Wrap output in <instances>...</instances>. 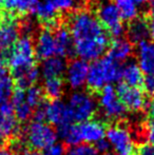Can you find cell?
Returning a JSON list of instances; mask_svg holds the SVG:
<instances>
[{
	"label": "cell",
	"instance_id": "cell-1",
	"mask_svg": "<svg viewBox=\"0 0 154 155\" xmlns=\"http://www.w3.org/2000/svg\"><path fill=\"white\" fill-rule=\"evenodd\" d=\"M64 23L72 35L76 55L96 60L109 50L112 37L87 8L64 13Z\"/></svg>",
	"mask_w": 154,
	"mask_h": 155
},
{
	"label": "cell",
	"instance_id": "cell-2",
	"mask_svg": "<svg viewBox=\"0 0 154 155\" xmlns=\"http://www.w3.org/2000/svg\"><path fill=\"white\" fill-rule=\"evenodd\" d=\"M86 8L96 17L111 37L119 38L123 35V19L113 0H90Z\"/></svg>",
	"mask_w": 154,
	"mask_h": 155
},
{
	"label": "cell",
	"instance_id": "cell-3",
	"mask_svg": "<svg viewBox=\"0 0 154 155\" xmlns=\"http://www.w3.org/2000/svg\"><path fill=\"white\" fill-rule=\"evenodd\" d=\"M20 137L28 150L43 151L55 143L57 132L52 124L33 120L21 130Z\"/></svg>",
	"mask_w": 154,
	"mask_h": 155
},
{
	"label": "cell",
	"instance_id": "cell-4",
	"mask_svg": "<svg viewBox=\"0 0 154 155\" xmlns=\"http://www.w3.org/2000/svg\"><path fill=\"white\" fill-rule=\"evenodd\" d=\"M37 63L34 38L27 35H19L11 49L8 70L25 68Z\"/></svg>",
	"mask_w": 154,
	"mask_h": 155
},
{
	"label": "cell",
	"instance_id": "cell-5",
	"mask_svg": "<svg viewBox=\"0 0 154 155\" xmlns=\"http://www.w3.org/2000/svg\"><path fill=\"white\" fill-rule=\"evenodd\" d=\"M71 117L77 124L94 118L97 112V104L90 93L76 92L70 97L68 104Z\"/></svg>",
	"mask_w": 154,
	"mask_h": 155
},
{
	"label": "cell",
	"instance_id": "cell-6",
	"mask_svg": "<svg viewBox=\"0 0 154 155\" xmlns=\"http://www.w3.org/2000/svg\"><path fill=\"white\" fill-rule=\"evenodd\" d=\"M20 123L15 116L12 104H0V148H6L14 138L21 134Z\"/></svg>",
	"mask_w": 154,
	"mask_h": 155
},
{
	"label": "cell",
	"instance_id": "cell-7",
	"mask_svg": "<svg viewBox=\"0 0 154 155\" xmlns=\"http://www.w3.org/2000/svg\"><path fill=\"white\" fill-rule=\"evenodd\" d=\"M106 135L107 140L114 148L117 155H133L135 147L127 126L120 121H117L115 124H110Z\"/></svg>",
	"mask_w": 154,
	"mask_h": 155
},
{
	"label": "cell",
	"instance_id": "cell-8",
	"mask_svg": "<svg viewBox=\"0 0 154 155\" xmlns=\"http://www.w3.org/2000/svg\"><path fill=\"white\" fill-rule=\"evenodd\" d=\"M99 106L103 109L109 124V120H117L123 118L127 112V109L119 101L115 89L111 84L105 86L99 92Z\"/></svg>",
	"mask_w": 154,
	"mask_h": 155
},
{
	"label": "cell",
	"instance_id": "cell-9",
	"mask_svg": "<svg viewBox=\"0 0 154 155\" xmlns=\"http://www.w3.org/2000/svg\"><path fill=\"white\" fill-rule=\"evenodd\" d=\"M116 95L127 111L137 112L147 107V96L143 89L134 88L120 82L117 84Z\"/></svg>",
	"mask_w": 154,
	"mask_h": 155
},
{
	"label": "cell",
	"instance_id": "cell-10",
	"mask_svg": "<svg viewBox=\"0 0 154 155\" xmlns=\"http://www.w3.org/2000/svg\"><path fill=\"white\" fill-rule=\"evenodd\" d=\"M34 43L37 59L45 60L53 56H57V48L53 29L40 27L36 35V41H34Z\"/></svg>",
	"mask_w": 154,
	"mask_h": 155
},
{
	"label": "cell",
	"instance_id": "cell-11",
	"mask_svg": "<svg viewBox=\"0 0 154 155\" xmlns=\"http://www.w3.org/2000/svg\"><path fill=\"white\" fill-rule=\"evenodd\" d=\"M109 126L110 124L107 120H101L98 118H92L90 120L78 124L81 143L84 141V143L92 145L105 138Z\"/></svg>",
	"mask_w": 154,
	"mask_h": 155
},
{
	"label": "cell",
	"instance_id": "cell-12",
	"mask_svg": "<svg viewBox=\"0 0 154 155\" xmlns=\"http://www.w3.org/2000/svg\"><path fill=\"white\" fill-rule=\"evenodd\" d=\"M53 31L55 36L56 48H57V56L67 58L69 60L74 59V56L76 55L74 41L68 27L64 23V18L57 28L53 29Z\"/></svg>",
	"mask_w": 154,
	"mask_h": 155
},
{
	"label": "cell",
	"instance_id": "cell-13",
	"mask_svg": "<svg viewBox=\"0 0 154 155\" xmlns=\"http://www.w3.org/2000/svg\"><path fill=\"white\" fill-rule=\"evenodd\" d=\"M45 123L56 127L73 124L68 104L58 100H48L45 107Z\"/></svg>",
	"mask_w": 154,
	"mask_h": 155
},
{
	"label": "cell",
	"instance_id": "cell-14",
	"mask_svg": "<svg viewBox=\"0 0 154 155\" xmlns=\"http://www.w3.org/2000/svg\"><path fill=\"white\" fill-rule=\"evenodd\" d=\"M67 80L72 89H78L84 84L89 71V64L84 59H71L67 64Z\"/></svg>",
	"mask_w": 154,
	"mask_h": 155
},
{
	"label": "cell",
	"instance_id": "cell-15",
	"mask_svg": "<svg viewBox=\"0 0 154 155\" xmlns=\"http://www.w3.org/2000/svg\"><path fill=\"white\" fill-rule=\"evenodd\" d=\"M86 82L88 93H90L91 95L99 94V92L103 89V87L108 84L103 70V65H101V62L99 59L94 60L89 65Z\"/></svg>",
	"mask_w": 154,
	"mask_h": 155
},
{
	"label": "cell",
	"instance_id": "cell-16",
	"mask_svg": "<svg viewBox=\"0 0 154 155\" xmlns=\"http://www.w3.org/2000/svg\"><path fill=\"white\" fill-rule=\"evenodd\" d=\"M19 37V19L12 18L0 25V53L12 49Z\"/></svg>",
	"mask_w": 154,
	"mask_h": 155
},
{
	"label": "cell",
	"instance_id": "cell-17",
	"mask_svg": "<svg viewBox=\"0 0 154 155\" xmlns=\"http://www.w3.org/2000/svg\"><path fill=\"white\" fill-rule=\"evenodd\" d=\"M38 4L39 0H4L2 11L21 19L34 14Z\"/></svg>",
	"mask_w": 154,
	"mask_h": 155
},
{
	"label": "cell",
	"instance_id": "cell-18",
	"mask_svg": "<svg viewBox=\"0 0 154 155\" xmlns=\"http://www.w3.org/2000/svg\"><path fill=\"white\" fill-rule=\"evenodd\" d=\"M11 104L14 109L15 116L20 124L27 123L33 116L34 110L29 106V104L25 100V90L14 88Z\"/></svg>",
	"mask_w": 154,
	"mask_h": 155
},
{
	"label": "cell",
	"instance_id": "cell-19",
	"mask_svg": "<svg viewBox=\"0 0 154 155\" xmlns=\"http://www.w3.org/2000/svg\"><path fill=\"white\" fill-rule=\"evenodd\" d=\"M127 35L128 40L132 45L136 43L138 45L142 41H147V39L150 38V32L146 16H137L136 18L130 20L127 27Z\"/></svg>",
	"mask_w": 154,
	"mask_h": 155
},
{
	"label": "cell",
	"instance_id": "cell-20",
	"mask_svg": "<svg viewBox=\"0 0 154 155\" xmlns=\"http://www.w3.org/2000/svg\"><path fill=\"white\" fill-rule=\"evenodd\" d=\"M138 62L143 73L154 75V45L148 41L138 43Z\"/></svg>",
	"mask_w": 154,
	"mask_h": 155
},
{
	"label": "cell",
	"instance_id": "cell-21",
	"mask_svg": "<svg viewBox=\"0 0 154 155\" xmlns=\"http://www.w3.org/2000/svg\"><path fill=\"white\" fill-rule=\"evenodd\" d=\"M67 61L64 58L59 56H53L51 58L43 60L41 72L44 79L53 77H64V74L67 70Z\"/></svg>",
	"mask_w": 154,
	"mask_h": 155
},
{
	"label": "cell",
	"instance_id": "cell-22",
	"mask_svg": "<svg viewBox=\"0 0 154 155\" xmlns=\"http://www.w3.org/2000/svg\"><path fill=\"white\" fill-rule=\"evenodd\" d=\"M144 74L140 70L139 65L136 62H128L125 67L123 68L121 72V79L123 80L126 84L134 88L143 89V84H144Z\"/></svg>",
	"mask_w": 154,
	"mask_h": 155
},
{
	"label": "cell",
	"instance_id": "cell-23",
	"mask_svg": "<svg viewBox=\"0 0 154 155\" xmlns=\"http://www.w3.org/2000/svg\"><path fill=\"white\" fill-rule=\"evenodd\" d=\"M132 51H133V45L129 40L117 38L111 41V45L108 50V56L119 62L129 58L132 54Z\"/></svg>",
	"mask_w": 154,
	"mask_h": 155
},
{
	"label": "cell",
	"instance_id": "cell-24",
	"mask_svg": "<svg viewBox=\"0 0 154 155\" xmlns=\"http://www.w3.org/2000/svg\"><path fill=\"white\" fill-rule=\"evenodd\" d=\"M41 89L45 99L58 100L64 92V77H53L44 79V84Z\"/></svg>",
	"mask_w": 154,
	"mask_h": 155
},
{
	"label": "cell",
	"instance_id": "cell-25",
	"mask_svg": "<svg viewBox=\"0 0 154 155\" xmlns=\"http://www.w3.org/2000/svg\"><path fill=\"white\" fill-rule=\"evenodd\" d=\"M123 20L130 21L137 17V5L135 0H113Z\"/></svg>",
	"mask_w": 154,
	"mask_h": 155
},
{
	"label": "cell",
	"instance_id": "cell-26",
	"mask_svg": "<svg viewBox=\"0 0 154 155\" xmlns=\"http://www.w3.org/2000/svg\"><path fill=\"white\" fill-rule=\"evenodd\" d=\"M14 91V82L11 76L0 75V104L6 102Z\"/></svg>",
	"mask_w": 154,
	"mask_h": 155
},
{
	"label": "cell",
	"instance_id": "cell-27",
	"mask_svg": "<svg viewBox=\"0 0 154 155\" xmlns=\"http://www.w3.org/2000/svg\"><path fill=\"white\" fill-rule=\"evenodd\" d=\"M44 99L42 89L40 87L33 86L25 90V100L33 110H35Z\"/></svg>",
	"mask_w": 154,
	"mask_h": 155
},
{
	"label": "cell",
	"instance_id": "cell-28",
	"mask_svg": "<svg viewBox=\"0 0 154 155\" xmlns=\"http://www.w3.org/2000/svg\"><path fill=\"white\" fill-rule=\"evenodd\" d=\"M67 155H98V152L91 143H78L67 148Z\"/></svg>",
	"mask_w": 154,
	"mask_h": 155
},
{
	"label": "cell",
	"instance_id": "cell-29",
	"mask_svg": "<svg viewBox=\"0 0 154 155\" xmlns=\"http://www.w3.org/2000/svg\"><path fill=\"white\" fill-rule=\"evenodd\" d=\"M147 136L149 143L154 145V99L149 102L147 107Z\"/></svg>",
	"mask_w": 154,
	"mask_h": 155
},
{
	"label": "cell",
	"instance_id": "cell-30",
	"mask_svg": "<svg viewBox=\"0 0 154 155\" xmlns=\"http://www.w3.org/2000/svg\"><path fill=\"white\" fill-rule=\"evenodd\" d=\"M45 2L50 3L51 5H53L55 8H57L58 11L64 13L67 12H72V11L77 10L75 8V4H76V0H45Z\"/></svg>",
	"mask_w": 154,
	"mask_h": 155
},
{
	"label": "cell",
	"instance_id": "cell-31",
	"mask_svg": "<svg viewBox=\"0 0 154 155\" xmlns=\"http://www.w3.org/2000/svg\"><path fill=\"white\" fill-rule=\"evenodd\" d=\"M42 155H67V148L62 143H54L43 150Z\"/></svg>",
	"mask_w": 154,
	"mask_h": 155
},
{
	"label": "cell",
	"instance_id": "cell-32",
	"mask_svg": "<svg viewBox=\"0 0 154 155\" xmlns=\"http://www.w3.org/2000/svg\"><path fill=\"white\" fill-rule=\"evenodd\" d=\"M133 155H154V145L151 143H142L135 148Z\"/></svg>",
	"mask_w": 154,
	"mask_h": 155
},
{
	"label": "cell",
	"instance_id": "cell-33",
	"mask_svg": "<svg viewBox=\"0 0 154 155\" xmlns=\"http://www.w3.org/2000/svg\"><path fill=\"white\" fill-rule=\"evenodd\" d=\"M143 90L148 95L154 94V75H147L144 78V84H143Z\"/></svg>",
	"mask_w": 154,
	"mask_h": 155
},
{
	"label": "cell",
	"instance_id": "cell-34",
	"mask_svg": "<svg viewBox=\"0 0 154 155\" xmlns=\"http://www.w3.org/2000/svg\"><path fill=\"white\" fill-rule=\"evenodd\" d=\"M110 143L108 140H106L105 138L100 139V140H98L97 143H95V148H96L97 152L98 153H107L108 151H109L110 149Z\"/></svg>",
	"mask_w": 154,
	"mask_h": 155
},
{
	"label": "cell",
	"instance_id": "cell-35",
	"mask_svg": "<svg viewBox=\"0 0 154 155\" xmlns=\"http://www.w3.org/2000/svg\"><path fill=\"white\" fill-rule=\"evenodd\" d=\"M148 21V27H149V32H150V37L152 39H154V17L151 16H147L145 15Z\"/></svg>",
	"mask_w": 154,
	"mask_h": 155
},
{
	"label": "cell",
	"instance_id": "cell-36",
	"mask_svg": "<svg viewBox=\"0 0 154 155\" xmlns=\"http://www.w3.org/2000/svg\"><path fill=\"white\" fill-rule=\"evenodd\" d=\"M12 18H16V17H14L13 15L8 14V13L4 12V11H0V25H2V23H4L6 20H8V19H12ZM18 19V18H17Z\"/></svg>",
	"mask_w": 154,
	"mask_h": 155
},
{
	"label": "cell",
	"instance_id": "cell-37",
	"mask_svg": "<svg viewBox=\"0 0 154 155\" xmlns=\"http://www.w3.org/2000/svg\"><path fill=\"white\" fill-rule=\"evenodd\" d=\"M22 155H42L40 154L38 151H33V150H27Z\"/></svg>",
	"mask_w": 154,
	"mask_h": 155
},
{
	"label": "cell",
	"instance_id": "cell-38",
	"mask_svg": "<svg viewBox=\"0 0 154 155\" xmlns=\"http://www.w3.org/2000/svg\"><path fill=\"white\" fill-rule=\"evenodd\" d=\"M0 155H12L8 148H0Z\"/></svg>",
	"mask_w": 154,
	"mask_h": 155
},
{
	"label": "cell",
	"instance_id": "cell-39",
	"mask_svg": "<svg viewBox=\"0 0 154 155\" xmlns=\"http://www.w3.org/2000/svg\"><path fill=\"white\" fill-rule=\"evenodd\" d=\"M3 3H4V0H0V11L3 10Z\"/></svg>",
	"mask_w": 154,
	"mask_h": 155
},
{
	"label": "cell",
	"instance_id": "cell-40",
	"mask_svg": "<svg viewBox=\"0 0 154 155\" xmlns=\"http://www.w3.org/2000/svg\"><path fill=\"white\" fill-rule=\"evenodd\" d=\"M138 3H143V2H147V1H151V0H135Z\"/></svg>",
	"mask_w": 154,
	"mask_h": 155
},
{
	"label": "cell",
	"instance_id": "cell-41",
	"mask_svg": "<svg viewBox=\"0 0 154 155\" xmlns=\"http://www.w3.org/2000/svg\"><path fill=\"white\" fill-rule=\"evenodd\" d=\"M103 155H110V154H108V153H106V154H103Z\"/></svg>",
	"mask_w": 154,
	"mask_h": 155
}]
</instances>
